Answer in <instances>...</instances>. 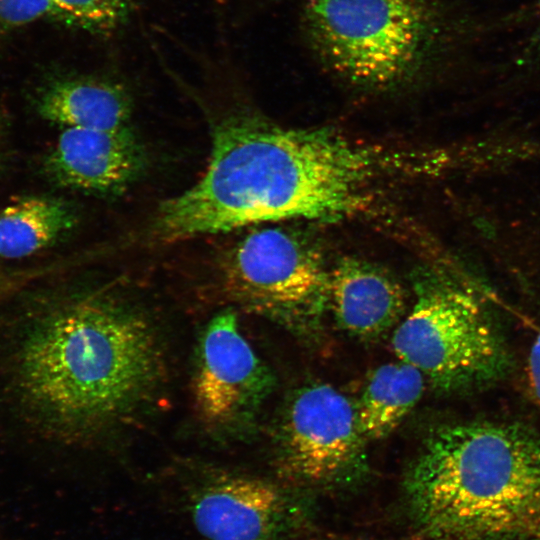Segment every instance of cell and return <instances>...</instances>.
Masks as SVG:
<instances>
[{"mask_svg": "<svg viewBox=\"0 0 540 540\" xmlns=\"http://www.w3.org/2000/svg\"><path fill=\"white\" fill-rule=\"evenodd\" d=\"M136 0H53L59 16L82 28L108 32L121 24Z\"/></svg>", "mask_w": 540, "mask_h": 540, "instance_id": "9a60e30c", "label": "cell"}, {"mask_svg": "<svg viewBox=\"0 0 540 540\" xmlns=\"http://www.w3.org/2000/svg\"><path fill=\"white\" fill-rule=\"evenodd\" d=\"M5 130H6V119L4 116V112L0 108V172L3 167V144H4V136H5Z\"/></svg>", "mask_w": 540, "mask_h": 540, "instance_id": "e0dca14e", "label": "cell"}, {"mask_svg": "<svg viewBox=\"0 0 540 540\" xmlns=\"http://www.w3.org/2000/svg\"><path fill=\"white\" fill-rule=\"evenodd\" d=\"M271 387L268 369L225 311L200 339L192 392L197 415L213 430L235 428L258 407Z\"/></svg>", "mask_w": 540, "mask_h": 540, "instance_id": "ba28073f", "label": "cell"}, {"mask_svg": "<svg viewBox=\"0 0 540 540\" xmlns=\"http://www.w3.org/2000/svg\"><path fill=\"white\" fill-rule=\"evenodd\" d=\"M329 273L308 241L270 226L247 234L224 256L221 283L240 307L307 333L328 309Z\"/></svg>", "mask_w": 540, "mask_h": 540, "instance_id": "8992f818", "label": "cell"}, {"mask_svg": "<svg viewBox=\"0 0 540 540\" xmlns=\"http://www.w3.org/2000/svg\"><path fill=\"white\" fill-rule=\"evenodd\" d=\"M306 17L325 62L345 79L377 88L418 73L437 34V16L424 0H313Z\"/></svg>", "mask_w": 540, "mask_h": 540, "instance_id": "5b68a950", "label": "cell"}, {"mask_svg": "<svg viewBox=\"0 0 540 540\" xmlns=\"http://www.w3.org/2000/svg\"><path fill=\"white\" fill-rule=\"evenodd\" d=\"M362 440L351 401L330 384H311L296 392L286 409L279 466L299 483L332 484L356 466Z\"/></svg>", "mask_w": 540, "mask_h": 540, "instance_id": "52a82bcc", "label": "cell"}, {"mask_svg": "<svg viewBox=\"0 0 540 540\" xmlns=\"http://www.w3.org/2000/svg\"><path fill=\"white\" fill-rule=\"evenodd\" d=\"M203 176L160 204L164 243L289 219L335 221L363 211L404 155L327 129L285 128L233 114L217 121Z\"/></svg>", "mask_w": 540, "mask_h": 540, "instance_id": "6da1fadb", "label": "cell"}, {"mask_svg": "<svg viewBox=\"0 0 540 540\" xmlns=\"http://www.w3.org/2000/svg\"><path fill=\"white\" fill-rule=\"evenodd\" d=\"M185 504L202 540H281L295 520L292 503L275 485L231 472L200 477Z\"/></svg>", "mask_w": 540, "mask_h": 540, "instance_id": "9c48e42d", "label": "cell"}, {"mask_svg": "<svg viewBox=\"0 0 540 540\" xmlns=\"http://www.w3.org/2000/svg\"><path fill=\"white\" fill-rule=\"evenodd\" d=\"M14 359L20 399L44 426L64 435L131 412L154 386L160 365L149 322L98 295L40 312L24 329Z\"/></svg>", "mask_w": 540, "mask_h": 540, "instance_id": "7a4b0ae2", "label": "cell"}, {"mask_svg": "<svg viewBox=\"0 0 540 540\" xmlns=\"http://www.w3.org/2000/svg\"><path fill=\"white\" fill-rule=\"evenodd\" d=\"M406 297L381 267L358 258L340 260L329 273L328 309L346 333L372 340L401 322Z\"/></svg>", "mask_w": 540, "mask_h": 540, "instance_id": "8fae6325", "label": "cell"}, {"mask_svg": "<svg viewBox=\"0 0 540 540\" xmlns=\"http://www.w3.org/2000/svg\"><path fill=\"white\" fill-rule=\"evenodd\" d=\"M47 15L59 16L53 0H0V31L27 25Z\"/></svg>", "mask_w": 540, "mask_h": 540, "instance_id": "2e32d148", "label": "cell"}, {"mask_svg": "<svg viewBox=\"0 0 540 540\" xmlns=\"http://www.w3.org/2000/svg\"><path fill=\"white\" fill-rule=\"evenodd\" d=\"M428 540H517L540 526V433L520 424L441 427L405 481Z\"/></svg>", "mask_w": 540, "mask_h": 540, "instance_id": "3957f363", "label": "cell"}, {"mask_svg": "<svg viewBox=\"0 0 540 540\" xmlns=\"http://www.w3.org/2000/svg\"><path fill=\"white\" fill-rule=\"evenodd\" d=\"M0 259H2V258H1V255H0Z\"/></svg>", "mask_w": 540, "mask_h": 540, "instance_id": "ffe728a7", "label": "cell"}, {"mask_svg": "<svg viewBox=\"0 0 540 540\" xmlns=\"http://www.w3.org/2000/svg\"><path fill=\"white\" fill-rule=\"evenodd\" d=\"M535 48L537 53L540 55V23L535 35Z\"/></svg>", "mask_w": 540, "mask_h": 540, "instance_id": "ac0fdd59", "label": "cell"}, {"mask_svg": "<svg viewBox=\"0 0 540 540\" xmlns=\"http://www.w3.org/2000/svg\"><path fill=\"white\" fill-rule=\"evenodd\" d=\"M424 377L419 369L402 360L373 371L355 406L364 439H382L401 424L423 394Z\"/></svg>", "mask_w": 540, "mask_h": 540, "instance_id": "5bb4252c", "label": "cell"}, {"mask_svg": "<svg viewBox=\"0 0 540 540\" xmlns=\"http://www.w3.org/2000/svg\"><path fill=\"white\" fill-rule=\"evenodd\" d=\"M65 201L43 195L21 196L0 211V255L16 260L30 257L60 240L76 224Z\"/></svg>", "mask_w": 540, "mask_h": 540, "instance_id": "4fadbf2b", "label": "cell"}, {"mask_svg": "<svg viewBox=\"0 0 540 540\" xmlns=\"http://www.w3.org/2000/svg\"><path fill=\"white\" fill-rule=\"evenodd\" d=\"M59 186L108 195L124 191L144 172L147 155L128 127L101 130L66 128L45 163Z\"/></svg>", "mask_w": 540, "mask_h": 540, "instance_id": "30bf717a", "label": "cell"}, {"mask_svg": "<svg viewBox=\"0 0 540 540\" xmlns=\"http://www.w3.org/2000/svg\"><path fill=\"white\" fill-rule=\"evenodd\" d=\"M391 344L400 360L443 389L489 384L511 365L507 345L477 297L435 272L417 277L414 304Z\"/></svg>", "mask_w": 540, "mask_h": 540, "instance_id": "277c9868", "label": "cell"}, {"mask_svg": "<svg viewBox=\"0 0 540 540\" xmlns=\"http://www.w3.org/2000/svg\"><path fill=\"white\" fill-rule=\"evenodd\" d=\"M37 113L66 128L111 130L128 126L131 100L119 85L92 78H58L35 95Z\"/></svg>", "mask_w": 540, "mask_h": 540, "instance_id": "7c38bea8", "label": "cell"}, {"mask_svg": "<svg viewBox=\"0 0 540 540\" xmlns=\"http://www.w3.org/2000/svg\"><path fill=\"white\" fill-rule=\"evenodd\" d=\"M525 540H540V526L532 534L526 537Z\"/></svg>", "mask_w": 540, "mask_h": 540, "instance_id": "d6986e66", "label": "cell"}]
</instances>
